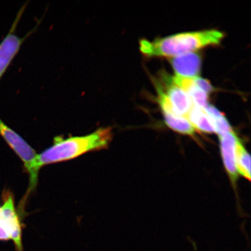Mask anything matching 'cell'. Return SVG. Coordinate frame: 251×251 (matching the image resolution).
<instances>
[{"mask_svg": "<svg viewBox=\"0 0 251 251\" xmlns=\"http://www.w3.org/2000/svg\"><path fill=\"white\" fill-rule=\"evenodd\" d=\"M236 167L238 174L251 180L250 155L240 139L236 146Z\"/></svg>", "mask_w": 251, "mask_h": 251, "instance_id": "obj_12", "label": "cell"}, {"mask_svg": "<svg viewBox=\"0 0 251 251\" xmlns=\"http://www.w3.org/2000/svg\"><path fill=\"white\" fill-rule=\"evenodd\" d=\"M24 41V39H20L12 33L11 29L0 44V78L20 50Z\"/></svg>", "mask_w": 251, "mask_h": 251, "instance_id": "obj_8", "label": "cell"}, {"mask_svg": "<svg viewBox=\"0 0 251 251\" xmlns=\"http://www.w3.org/2000/svg\"><path fill=\"white\" fill-rule=\"evenodd\" d=\"M224 34L216 29L184 32L152 41L142 39L140 50L149 56H176L191 52L208 46L218 45Z\"/></svg>", "mask_w": 251, "mask_h": 251, "instance_id": "obj_2", "label": "cell"}, {"mask_svg": "<svg viewBox=\"0 0 251 251\" xmlns=\"http://www.w3.org/2000/svg\"><path fill=\"white\" fill-rule=\"evenodd\" d=\"M10 240V235H9L7 226L0 216V241H7Z\"/></svg>", "mask_w": 251, "mask_h": 251, "instance_id": "obj_14", "label": "cell"}, {"mask_svg": "<svg viewBox=\"0 0 251 251\" xmlns=\"http://www.w3.org/2000/svg\"><path fill=\"white\" fill-rule=\"evenodd\" d=\"M196 130L206 133H215L211 119L204 110L194 104L187 117Z\"/></svg>", "mask_w": 251, "mask_h": 251, "instance_id": "obj_10", "label": "cell"}, {"mask_svg": "<svg viewBox=\"0 0 251 251\" xmlns=\"http://www.w3.org/2000/svg\"><path fill=\"white\" fill-rule=\"evenodd\" d=\"M173 68L178 76L186 77H197L201 67V56L195 52H188L171 59Z\"/></svg>", "mask_w": 251, "mask_h": 251, "instance_id": "obj_7", "label": "cell"}, {"mask_svg": "<svg viewBox=\"0 0 251 251\" xmlns=\"http://www.w3.org/2000/svg\"><path fill=\"white\" fill-rule=\"evenodd\" d=\"M219 139L225 168L232 183L235 184L239 175L236 167V146L239 139L231 130L219 136Z\"/></svg>", "mask_w": 251, "mask_h": 251, "instance_id": "obj_6", "label": "cell"}, {"mask_svg": "<svg viewBox=\"0 0 251 251\" xmlns=\"http://www.w3.org/2000/svg\"><path fill=\"white\" fill-rule=\"evenodd\" d=\"M173 80L184 91L194 105L203 109L208 104V95L197 85L193 77H186L176 75Z\"/></svg>", "mask_w": 251, "mask_h": 251, "instance_id": "obj_9", "label": "cell"}, {"mask_svg": "<svg viewBox=\"0 0 251 251\" xmlns=\"http://www.w3.org/2000/svg\"><path fill=\"white\" fill-rule=\"evenodd\" d=\"M166 125L176 132L193 136L196 132L194 127L187 119L180 117L169 112H163Z\"/></svg>", "mask_w": 251, "mask_h": 251, "instance_id": "obj_11", "label": "cell"}, {"mask_svg": "<svg viewBox=\"0 0 251 251\" xmlns=\"http://www.w3.org/2000/svg\"><path fill=\"white\" fill-rule=\"evenodd\" d=\"M193 78L197 85L207 94L213 92V90H214V88L208 80L199 76L194 77Z\"/></svg>", "mask_w": 251, "mask_h": 251, "instance_id": "obj_13", "label": "cell"}, {"mask_svg": "<svg viewBox=\"0 0 251 251\" xmlns=\"http://www.w3.org/2000/svg\"><path fill=\"white\" fill-rule=\"evenodd\" d=\"M2 199L3 204L0 207V216L7 226L11 240L14 244L15 251H24L22 240L23 226L15 208L13 194L8 191H4Z\"/></svg>", "mask_w": 251, "mask_h": 251, "instance_id": "obj_4", "label": "cell"}, {"mask_svg": "<svg viewBox=\"0 0 251 251\" xmlns=\"http://www.w3.org/2000/svg\"><path fill=\"white\" fill-rule=\"evenodd\" d=\"M111 127L100 128L84 136L63 139L56 137L54 144L40 154H37L29 176V187L25 199L35 189L38 181L39 172L44 166L55 164L77 157L88 152L107 148L112 139Z\"/></svg>", "mask_w": 251, "mask_h": 251, "instance_id": "obj_1", "label": "cell"}, {"mask_svg": "<svg viewBox=\"0 0 251 251\" xmlns=\"http://www.w3.org/2000/svg\"><path fill=\"white\" fill-rule=\"evenodd\" d=\"M0 135L24 162L25 168L29 176L37 156L35 151L20 135L4 123L0 119Z\"/></svg>", "mask_w": 251, "mask_h": 251, "instance_id": "obj_5", "label": "cell"}, {"mask_svg": "<svg viewBox=\"0 0 251 251\" xmlns=\"http://www.w3.org/2000/svg\"><path fill=\"white\" fill-rule=\"evenodd\" d=\"M155 84L157 92L162 93L167 97L174 114L187 119L194 103L186 93L174 83L173 76L162 72Z\"/></svg>", "mask_w": 251, "mask_h": 251, "instance_id": "obj_3", "label": "cell"}]
</instances>
